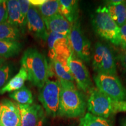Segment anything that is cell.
<instances>
[{
	"instance_id": "1",
	"label": "cell",
	"mask_w": 126,
	"mask_h": 126,
	"mask_svg": "<svg viewBox=\"0 0 126 126\" xmlns=\"http://www.w3.org/2000/svg\"><path fill=\"white\" fill-rule=\"evenodd\" d=\"M61 85L59 108L57 115L67 118L81 116L85 111L86 103L74 83L59 80Z\"/></svg>"
},
{
	"instance_id": "2",
	"label": "cell",
	"mask_w": 126,
	"mask_h": 126,
	"mask_svg": "<svg viewBox=\"0 0 126 126\" xmlns=\"http://www.w3.org/2000/svg\"><path fill=\"white\" fill-rule=\"evenodd\" d=\"M22 67L27 71L28 80L33 85L42 88L50 77V68L46 57L36 48H29L23 53Z\"/></svg>"
},
{
	"instance_id": "3",
	"label": "cell",
	"mask_w": 126,
	"mask_h": 126,
	"mask_svg": "<svg viewBox=\"0 0 126 126\" xmlns=\"http://www.w3.org/2000/svg\"><path fill=\"white\" fill-rule=\"evenodd\" d=\"M94 31L99 36L119 46L120 43V28L112 19L107 7H99L92 16Z\"/></svg>"
},
{
	"instance_id": "4",
	"label": "cell",
	"mask_w": 126,
	"mask_h": 126,
	"mask_svg": "<svg viewBox=\"0 0 126 126\" xmlns=\"http://www.w3.org/2000/svg\"><path fill=\"white\" fill-rule=\"evenodd\" d=\"M92 65L97 74L117 76V68L114 56L109 47L101 42L94 45L92 53Z\"/></svg>"
},
{
	"instance_id": "5",
	"label": "cell",
	"mask_w": 126,
	"mask_h": 126,
	"mask_svg": "<svg viewBox=\"0 0 126 126\" xmlns=\"http://www.w3.org/2000/svg\"><path fill=\"white\" fill-rule=\"evenodd\" d=\"M94 81L97 89L113 102L126 100V89L117 76L97 74Z\"/></svg>"
},
{
	"instance_id": "6",
	"label": "cell",
	"mask_w": 126,
	"mask_h": 126,
	"mask_svg": "<svg viewBox=\"0 0 126 126\" xmlns=\"http://www.w3.org/2000/svg\"><path fill=\"white\" fill-rule=\"evenodd\" d=\"M61 85L59 79H48L43 87L40 89L39 100L42 104L46 113L51 117H56L59 108Z\"/></svg>"
},
{
	"instance_id": "7",
	"label": "cell",
	"mask_w": 126,
	"mask_h": 126,
	"mask_svg": "<svg viewBox=\"0 0 126 126\" xmlns=\"http://www.w3.org/2000/svg\"><path fill=\"white\" fill-rule=\"evenodd\" d=\"M68 39L74 54L82 61L89 63L92 58L91 43L83 33L79 20L72 24Z\"/></svg>"
},
{
	"instance_id": "8",
	"label": "cell",
	"mask_w": 126,
	"mask_h": 126,
	"mask_svg": "<svg viewBox=\"0 0 126 126\" xmlns=\"http://www.w3.org/2000/svg\"><path fill=\"white\" fill-rule=\"evenodd\" d=\"M88 110L89 113L98 117L108 119L114 113L113 101L96 88L93 87L89 92Z\"/></svg>"
},
{
	"instance_id": "9",
	"label": "cell",
	"mask_w": 126,
	"mask_h": 126,
	"mask_svg": "<svg viewBox=\"0 0 126 126\" xmlns=\"http://www.w3.org/2000/svg\"><path fill=\"white\" fill-rule=\"evenodd\" d=\"M68 63L71 74L74 79V81L76 82L78 88L84 92L89 94L94 86L85 64L79 59L73 52L69 57Z\"/></svg>"
},
{
	"instance_id": "10",
	"label": "cell",
	"mask_w": 126,
	"mask_h": 126,
	"mask_svg": "<svg viewBox=\"0 0 126 126\" xmlns=\"http://www.w3.org/2000/svg\"><path fill=\"white\" fill-rule=\"evenodd\" d=\"M68 36L67 34L48 32L47 41L50 60L58 56L69 59L72 51L69 43Z\"/></svg>"
},
{
	"instance_id": "11",
	"label": "cell",
	"mask_w": 126,
	"mask_h": 126,
	"mask_svg": "<svg viewBox=\"0 0 126 126\" xmlns=\"http://www.w3.org/2000/svg\"><path fill=\"white\" fill-rule=\"evenodd\" d=\"M0 126H21L18 104L7 99L0 102Z\"/></svg>"
},
{
	"instance_id": "12",
	"label": "cell",
	"mask_w": 126,
	"mask_h": 126,
	"mask_svg": "<svg viewBox=\"0 0 126 126\" xmlns=\"http://www.w3.org/2000/svg\"><path fill=\"white\" fill-rule=\"evenodd\" d=\"M26 27L28 31L34 37L44 41L47 40L48 32L43 19L37 9L31 4L27 15Z\"/></svg>"
},
{
	"instance_id": "13",
	"label": "cell",
	"mask_w": 126,
	"mask_h": 126,
	"mask_svg": "<svg viewBox=\"0 0 126 126\" xmlns=\"http://www.w3.org/2000/svg\"><path fill=\"white\" fill-rule=\"evenodd\" d=\"M21 117V126H36L45 116L43 108L38 104H18Z\"/></svg>"
},
{
	"instance_id": "14",
	"label": "cell",
	"mask_w": 126,
	"mask_h": 126,
	"mask_svg": "<svg viewBox=\"0 0 126 126\" xmlns=\"http://www.w3.org/2000/svg\"><path fill=\"white\" fill-rule=\"evenodd\" d=\"M68 59L63 57H56L51 60L49 66L51 67V70L57 77L59 80L74 83V79L71 74L69 67Z\"/></svg>"
},
{
	"instance_id": "15",
	"label": "cell",
	"mask_w": 126,
	"mask_h": 126,
	"mask_svg": "<svg viewBox=\"0 0 126 126\" xmlns=\"http://www.w3.org/2000/svg\"><path fill=\"white\" fill-rule=\"evenodd\" d=\"M43 20L48 32L67 35L70 34L72 25L61 14L59 13Z\"/></svg>"
},
{
	"instance_id": "16",
	"label": "cell",
	"mask_w": 126,
	"mask_h": 126,
	"mask_svg": "<svg viewBox=\"0 0 126 126\" xmlns=\"http://www.w3.org/2000/svg\"><path fill=\"white\" fill-rule=\"evenodd\" d=\"M8 19L7 22L16 27L20 32H25L26 25L23 21L20 11L19 2L18 0L7 1Z\"/></svg>"
},
{
	"instance_id": "17",
	"label": "cell",
	"mask_w": 126,
	"mask_h": 126,
	"mask_svg": "<svg viewBox=\"0 0 126 126\" xmlns=\"http://www.w3.org/2000/svg\"><path fill=\"white\" fill-rule=\"evenodd\" d=\"M30 4L35 7L43 19L49 18L59 12V1L57 0H32Z\"/></svg>"
},
{
	"instance_id": "18",
	"label": "cell",
	"mask_w": 126,
	"mask_h": 126,
	"mask_svg": "<svg viewBox=\"0 0 126 126\" xmlns=\"http://www.w3.org/2000/svg\"><path fill=\"white\" fill-rule=\"evenodd\" d=\"M109 13L119 28L126 23V2L124 1H111L107 6Z\"/></svg>"
},
{
	"instance_id": "19",
	"label": "cell",
	"mask_w": 126,
	"mask_h": 126,
	"mask_svg": "<svg viewBox=\"0 0 126 126\" xmlns=\"http://www.w3.org/2000/svg\"><path fill=\"white\" fill-rule=\"evenodd\" d=\"M59 12L70 22L73 24L78 20V2L76 0L59 1Z\"/></svg>"
},
{
	"instance_id": "20",
	"label": "cell",
	"mask_w": 126,
	"mask_h": 126,
	"mask_svg": "<svg viewBox=\"0 0 126 126\" xmlns=\"http://www.w3.org/2000/svg\"><path fill=\"white\" fill-rule=\"evenodd\" d=\"M28 79V75L26 70L21 67L19 72L13 78L10 79L5 86L0 91V94H4L7 92H13L18 91L24 86V83Z\"/></svg>"
},
{
	"instance_id": "21",
	"label": "cell",
	"mask_w": 126,
	"mask_h": 126,
	"mask_svg": "<svg viewBox=\"0 0 126 126\" xmlns=\"http://www.w3.org/2000/svg\"><path fill=\"white\" fill-rule=\"evenodd\" d=\"M19 42L0 40V57L7 59L18 55L22 49Z\"/></svg>"
},
{
	"instance_id": "22",
	"label": "cell",
	"mask_w": 126,
	"mask_h": 126,
	"mask_svg": "<svg viewBox=\"0 0 126 126\" xmlns=\"http://www.w3.org/2000/svg\"><path fill=\"white\" fill-rule=\"evenodd\" d=\"M20 31L7 22L0 23V40L18 42L20 38Z\"/></svg>"
},
{
	"instance_id": "23",
	"label": "cell",
	"mask_w": 126,
	"mask_h": 126,
	"mask_svg": "<svg viewBox=\"0 0 126 126\" xmlns=\"http://www.w3.org/2000/svg\"><path fill=\"white\" fill-rule=\"evenodd\" d=\"M9 96L19 105H32L33 103L32 94L25 86L18 91L11 93Z\"/></svg>"
},
{
	"instance_id": "24",
	"label": "cell",
	"mask_w": 126,
	"mask_h": 126,
	"mask_svg": "<svg viewBox=\"0 0 126 126\" xmlns=\"http://www.w3.org/2000/svg\"><path fill=\"white\" fill-rule=\"evenodd\" d=\"M80 126H113L108 120L86 113L80 119Z\"/></svg>"
},
{
	"instance_id": "25",
	"label": "cell",
	"mask_w": 126,
	"mask_h": 126,
	"mask_svg": "<svg viewBox=\"0 0 126 126\" xmlns=\"http://www.w3.org/2000/svg\"><path fill=\"white\" fill-rule=\"evenodd\" d=\"M12 73V67L8 64L5 63L0 67V91L10 80Z\"/></svg>"
},
{
	"instance_id": "26",
	"label": "cell",
	"mask_w": 126,
	"mask_h": 126,
	"mask_svg": "<svg viewBox=\"0 0 126 126\" xmlns=\"http://www.w3.org/2000/svg\"><path fill=\"white\" fill-rule=\"evenodd\" d=\"M20 7V11H21V15L22 16L23 20L26 25L27 23V15L29 11V9L30 8V4L29 0H19Z\"/></svg>"
},
{
	"instance_id": "27",
	"label": "cell",
	"mask_w": 126,
	"mask_h": 126,
	"mask_svg": "<svg viewBox=\"0 0 126 126\" xmlns=\"http://www.w3.org/2000/svg\"><path fill=\"white\" fill-rule=\"evenodd\" d=\"M8 19L7 1L0 0V23L6 22Z\"/></svg>"
},
{
	"instance_id": "28",
	"label": "cell",
	"mask_w": 126,
	"mask_h": 126,
	"mask_svg": "<svg viewBox=\"0 0 126 126\" xmlns=\"http://www.w3.org/2000/svg\"><path fill=\"white\" fill-rule=\"evenodd\" d=\"M120 46L123 50L126 49V23L120 28Z\"/></svg>"
},
{
	"instance_id": "29",
	"label": "cell",
	"mask_w": 126,
	"mask_h": 126,
	"mask_svg": "<svg viewBox=\"0 0 126 126\" xmlns=\"http://www.w3.org/2000/svg\"><path fill=\"white\" fill-rule=\"evenodd\" d=\"M114 113L126 112V100L121 102H113Z\"/></svg>"
},
{
	"instance_id": "30",
	"label": "cell",
	"mask_w": 126,
	"mask_h": 126,
	"mask_svg": "<svg viewBox=\"0 0 126 126\" xmlns=\"http://www.w3.org/2000/svg\"><path fill=\"white\" fill-rule=\"evenodd\" d=\"M120 60L121 64H122L123 68L124 73L126 75V49L123 50V52L120 57Z\"/></svg>"
},
{
	"instance_id": "31",
	"label": "cell",
	"mask_w": 126,
	"mask_h": 126,
	"mask_svg": "<svg viewBox=\"0 0 126 126\" xmlns=\"http://www.w3.org/2000/svg\"><path fill=\"white\" fill-rule=\"evenodd\" d=\"M36 126H46V117H43Z\"/></svg>"
},
{
	"instance_id": "32",
	"label": "cell",
	"mask_w": 126,
	"mask_h": 126,
	"mask_svg": "<svg viewBox=\"0 0 126 126\" xmlns=\"http://www.w3.org/2000/svg\"><path fill=\"white\" fill-rule=\"evenodd\" d=\"M120 126H126V117H124L120 120Z\"/></svg>"
},
{
	"instance_id": "33",
	"label": "cell",
	"mask_w": 126,
	"mask_h": 126,
	"mask_svg": "<svg viewBox=\"0 0 126 126\" xmlns=\"http://www.w3.org/2000/svg\"><path fill=\"white\" fill-rule=\"evenodd\" d=\"M5 59L0 57V67H1L2 65H4L5 64Z\"/></svg>"
}]
</instances>
